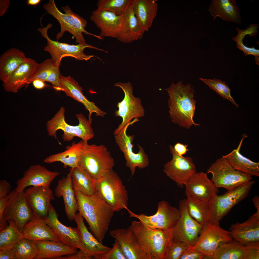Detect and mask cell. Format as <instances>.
Masks as SVG:
<instances>
[{
    "mask_svg": "<svg viewBox=\"0 0 259 259\" xmlns=\"http://www.w3.org/2000/svg\"><path fill=\"white\" fill-rule=\"evenodd\" d=\"M15 259H35L38 248L34 242L24 238L20 239L11 250Z\"/></svg>",
    "mask_w": 259,
    "mask_h": 259,
    "instance_id": "41",
    "label": "cell"
},
{
    "mask_svg": "<svg viewBox=\"0 0 259 259\" xmlns=\"http://www.w3.org/2000/svg\"><path fill=\"white\" fill-rule=\"evenodd\" d=\"M74 220L80 231L85 251L94 259H100L103 255L111 250V248L103 245L88 231L83 218L79 212L76 214Z\"/></svg>",
    "mask_w": 259,
    "mask_h": 259,
    "instance_id": "28",
    "label": "cell"
},
{
    "mask_svg": "<svg viewBox=\"0 0 259 259\" xmlns=\"http://www.w3.org/2000/svg\"><path fill=\"white\" fill-rule=\"evenodd\" d=\"M215 20L217 17L227 22H241L240 10L235 0H212L208 10Z\"/></svg>",
    "mask_w": 259,
    "mask_h": 259,
    "instance_id": "30",
    "label": "cell"
},
{
    "mask_svg": "<svg viewBox=\"0 0 259 259\" xmlns=\"http://www.w3.org/2000/svg\"><path fill=\"white\" fill-rule=\"evenodd\" d=\"M57 197H62L67 217L70 221L74 220L78 210L77 199L75 190L73 188L70 173L58 182L54 192Z\"/></svg>",
    "mask_w": 259,
    "mask_h": 259,
    "instance_id": "27",
    "label": "cell"
},
{
    "mask_svg": "<svg viewBox=\"0 0 259 259\" xmlns=\"http://www.w3.org/2000/svg\"><path fill=\"white\" fill-rule=\"evenodd\" d=\"M131 5L141 27L148 31L157 15V3L154 0H132Z\"/></svg>",
    "mask_w": 259,
    "mask_h": 259,
    "instance_id": "31",
    "label": "cell"
},
{
    "mask_svg": "<svg viewBox=\"0 0 259 259\" xmlns=\"http://www.w3.org/2000/svg\"><path fill=\"white\" fill-rule=\"evenodd\" d=\"M188 210L190 215L203 225L208 221L209 203L199 200L185 192Z\"/></svg>",
    "mask_w": 259,
    "mask_h": 259,
    "instance_id": "38",
    "label": "cell"
},
{
    "mask_svg": "<svg viewBox=\"0 0 259 259\" xmlns=\"http://www.w3.org/2000/svg\"><path fill=\"white\" fill-rule=\"evenodd\" d=\"M113 159L110 152L103 145H89L83 141L78 166L97 180L112 170Z\"/></svg>",
    "mask_w": 259,
    "mask_h": 259,
    "instance_id": "5",
    "label": "cell"
},
{
    "mask_svg": "<svg viewBox=\"0 0 259 259\" xmlns=\"http://www.w3.org/2000/svg\"><path fill=\"white\" fill-rule=\"evenodd\" d=\"M24 53L19 49L12 48L0 57V80L6 81L11 75L26 60Z\"/></svg>",
    "mask_w": 259,
    "mask_h": 259,
    "instance_id": "35",
    "label": "cell"
},
{
    "mask_svg": "<svg viewBox=\"0 0 259 259\" xmlns=\"http://www.w3.org/2000/svg\"><path fill=\"white\" fill-rule=\"evenodd\" d=\"M114 86L121 88L124 95L123 100L117 103L118 109L114 112L116 117H120L122 119L121 123L114 131L115 135L131 123L133 119L143 117L145 112L140 98L134 96L133 87L130 82H118L115 83Z\"/></svg>",
    "mask_w": 259,
    "mask_h": 259,
    "instance_id": "11",
    "label": "cell"
},
{
    "mask_svg": "<svg viewBox=\"0 0 259 259\" xmlns=\"http://www.w3.org/2000/svg\"><path fill=\"white\" fill-rule=\"evenodd\" d=\"M28 204L34 215L45 219L51 200H54L49 186H32L24 191Z\"/></svg>",
    "mask_w": 259,
    "mask_h": 259,
    "instance_id": "19",
    "label": "cell"
},
{
    "mask_svg": "<svg viewBox=\"0 0 259 259\" xmlns=\"http://www.w3.org/2000/svg\"><path fill=\"white\" fill-rule=\"evenodd\" d=\"M38 248L35 259H57L60 257L72 254L78 251L61 241L44 240L34 241Z\"/></svg>",
    "mask_w": 259,
    "mask_h": 259,
    "instance_id": "33",
    "label": "cell"
},
{
    "mask_svg": "<svg viewBox=\"0 0 259 259\" xmlns=\"http://www.w3.org/2000/svg\"><path fill=\"white\" fill-rule=\"evenodd\" d=\"M9 199V195L0 199V230H1L8 225L7 222L3 218V213L6 207Z\"/></svg>",
    "mask_w": 259,
    "mask_h": 259,
    "instance_id": "51",
    "label": "cell"
},
{
    "mask_svg": "<svg viewBox=\"0 0 259 259\" xmlns=\"http://www.w3.org/2000/svg\"><path fill=\"white\" fill-rule=\"evenodd\" d=\"M254 206L257 210V211L259 212V198L256 196H255L252 200Z\"/></svg>",
    "mask_w": 259,
    "mask_h": 259,
    "instance_id": "59",
    "label": "cell"
},
{
    "mask_svg": "<svg viewBox=\"0 0 259 259\" xmlns=\"http://www.w3.org/2000/svg\"><path fill=\"white\" fill-rule=\"evenodd\" d=\"M144 32L131 5L123 15L122 27L117 39L123 42L130 43L141 38Z\"/></svg>",
    "mask_w": 259,
    "mask_h": 259,
    "instance_id": "32",
    "label": "cell"
},
{
    "mask_svg": "<svg viewBox=\"0 0 259 259\" xmlns=\"http://www.w3.org/2000/svg\"><path fill=\"white\" fill-rule=\"evenodd\" d=\"M189 247L184 243L173 241L166 259H180L182 253Z\"/></svg>",
    "mask_w": 259,
    "mask_h": 259,
    "instance_id": "46",
    "label": "cell"
},
{
    "mask_svg": "<svg viewBox=\"0 0 259 259\" xmlns=\"http://www.w3.org/2000/svg\"><path fill=\"white\" fill-rule=\"evenodd\" d=\"M205 255L190 247L185 250L180 257V259H201Z\"/></svg>",
    "mask_w": 259,
    "mask_h": 259,
    "instance_id": "50",
    "label": "cell"
},
{
    "mask_svg": "<svg viewBox=\"0 0 259 259\" xmlns=\"http://www.w3.org/2000/svg\"><path fill=\"white\" fill-rule=\"evenodd\" d=\"M185 192L195 198L209 203L217 194L218 190L207 174L195 172L185 185Z\"/></svg>",
    "mask_w": 259,
    "mask_h": 259,
    "instance_id": "23",
    "label": "cell"
},
{
    "mask_svg": "<svg viewBox=\"0 0 259 259\" xmlns=\"http://www.w3.org/2000/svg\"><path fill=\"white\" fill-rule=\"evenodd\" d=\"M90 19L100 29V36L117 39L122 27L123 15L118 16L109 11L97 9L92 12Z\"/></svg>",
    "mask_w": 259,
    "mask_h": 259,
    "instance_id": "22",
    "label": "cell"
},
{
    "mask_svg": "<svg viewBox=\"0 0 259 259\" xmlns=\"http://www.w3.org/2000/svg\"><path fill=\"white\" fill-rule=\"evenodd\" d=\"M233 240L229 231L208 221L203 225L194 245L190 247L204 254L203 259H212L219 247Z\"/></svg>",
    "mask_w": 259,
    "mask_h": 259,
    "instance_id": "12",
    "label": "cell"
},
{
    "mask_svg": "<svg viewBox=\"0 0 259 259\" xmlns=\"http://www.w3.org/2000/svg\"><path fill=\"white\" fill-rule=\"evenodd\" d=\"M188 146L177 142L175 145L173 147L175 151L179 154L182 156L186 154L189 150L187 148Z\"/></svg>",
    "mask_w": 259,
    "mask_h": 259,
    "instance_id": "54",
    "label": "cell"
},
{
    "mask_svg": "<svg viewBox=\"0 0 259 259\" xmlns=\"http://www.w3.org/2000/svg\"><path fill=\"white\" fill-rule=\"evenodd\" d=\"M65 111L64 107H61L54 117L47 121L46 126L49 136L57 139L56 132L61 130L64 132L62 138L65 141H71L75 137L77 136L81 138L83 141H88L94 137V134L91 124L82 114L76 115L79 123L77 125L72 126L66 122Z\"/></svg>",
    "mask_w": 259,
    "mask_h": 259,
    "instance_id": "6",
    "label": "cell"
},
{
    "mask_svg": "<svg viewBox=\"0 0 259 259\" xmlns=\"http://www.w3.org/2000/svg\"><path fill=\"white\" fill-rule=\"evenodd\" d=\"M199 79L207 85L211 89L223 98L230 101L237 107L239 106L234 101L231 95L230 90L225 82L220 79L214 78L213 79H203L200 77Z\"/></svg>",
    "mask_w": 259,
    "mask_h": 259,
    "instance_id": "43",
    "label": "cell"
},
{
    "mask_svg": "<svg viewBox=\"0 0 259 259\" xmlns=\"http://www.w3.org/2000/svg\"><path fill=\"white\" fill-rule=\"evenodd\" d=\"M130 226L140 245L150 259H166L173 241V229L151 228L140 221H132Z\"/></svg>",
    "mask_w": 259,
    "mask_h": 259,
    "instance_id": "3",
    "label": "cell"
},
{
    "mask_svg": "<svg viewBox=\"0 0 259 259\" xmlns=\"http://www.w3.org/2000/svg\"><path fill=\"white\" fill-rule=\"evenodd\" d=\"M229 231L233 240L244 246L259 241V212H257L244 222L232 224Z\"/></svg>",
    "mask_w": 259,
    "mask_h": 259,
    "instance_id": "24",
    "label": "cell"
},
{
    "mask_svg": "<svg viewBox=\"0 0 259 259\" xmlns=\"http://www.w3.org/2000/svg\"><path fill=\"white\" fill-rule=\"evenodd\" d=\"M232 40L236 42L237 47L242 51L246 56L248 55H253L255 57L259 56V50L255 49L254 47L251 48L247 47L243 44L242 40L236 38L235 37L232 38Z\"/></svg>",
    "mask_w": 259,
    "mask_h": 259,
    "instance_id": "49",
    "label": "cell"
},
{
    "mask_svg": "<svg viewBox=\"0 0 259 259\" xmlns=\"http://www.w3.org/2000/svg\"><path fill=\"white\" fill-rule=\"evenodd\" d=\"M132 0H99L97 3L100 10L112 12L118 16H122L131 5Z\"/></svg>",
    "mask_w": 259,
    "mask_h": 259,
    "instance_id": "42",
    "label": "cell"
},
{
    "mask_svg": "<svg viewBox=\"0 0 259 259\" xmlns=\"http://www.w3.org/2000/svg\"><path fill=\"white\" fill-rule=\"evenodd\" d=\"M39 63L30 58L26 60L3 82V86L7 92L17 93L27 83L32 76Z\"/></svg>",
    "mask_w": 259,
    "mask_h": 259,
    "instance_id": "25",
    "label": "cell"
},
{
    "mask_svg": "<svg viewBox=\"0 0 259 259\" xmlns=\"http://www.w3.org/2000/svg\"><path fill=\"white\" fill-rule=\"evenodd\" d=\"M126 210L130 217L136 218L145 226L154 229L166 230L172 229L180 216L179 209L164 200L159 202L156 213L151 216H147L143 213L138 215L128 208Z\"/></svg>",
    "mask_w": 259,
    "mask_h": 259,
    "instance_id": "13",
    "label": "cell"
},
{
    "mask_svg": "<svg viewBox=\"0 0 259 259\" xmlns=\"http://www.w3.org/2000/svg\"><path fill=\"white\" fill-rule=\"evenodd\" d=\"M60 79L63 91L66 95L82 104L89 111L88 120L91 124L92 122L91 116L93 113L102 117L106 114L105 112L101 110L94 102L89 101L84 95L82 88L74 78L70 76L65 77L61 75Z\"/></svg>",
    "mask_w": 259,
    "mask_h": 259,
    "instance_id": "26",
    "label": "cell"
},
{
    "mask_svg": "<svg viewBox=\"0 0 259 259\" xmlns=\"http://www.w3.org/2000/svg\"><path fill=\"white\" fill-rule=\"evenodd\" d=\"M59 174L57 171H51L38 164L31 165L25 171L23 177L17 181L15 189L20 192L29 186H49Z\"/></svg>",
    "mask_w": 259,
    "mask_h": 259,
    "instance_id": "21",
    "label": "cell"
},
{
    "mask_svg": "<svg viewBox=\"0 0 259 259\" xmlns=\"http://www.w3.org/2000/svg\"><path fill=\"white\" fill-rule=\"evenodd\" d=\"M44 219L60 241L75 249L85 252L78 228L67 227L61 223L58 219L55 208L51 204L48 209L47 216Z\"/></svg>",
    "mask_w": 259,
    "mask_h": 259,
    "instance_id": "18",
    "label": "cell"
},
{
    "mask_svg": "<svg viewBox=\"0 0 259 259\" xmlns=\"http://www.w3.org/2000/svg\"><path fill=\"white\" fill-rule=\"evenodd\" d=\"M43 7L47 13L57 19L60 24V31L56 35L57 41L62 37L66 31L72 34L76 39V43L79 44L86 43L83 33L93 36L100 40L103 39V38L99 35L87 31L85 29L87 23V20L74 12L68 6L61 7L64 13L59 10L54 0H49L47 3L43 5Z\"/></svg>",
    "mask_w": 259,
    "mask_h": 259,
    "instance_id": "4",
    "label": "cell"
},
{
    "mask_svg": "<svg viewBox=\"0 0 259 259\" xmlns=\"http://www.w3.org/2000/svg\"><path fill=\"white\" fill-rule=\"evenodd\" d=\"M9 199L3 213L4 220H15L21 233L25 226L34 215L29 206L24 191L18 192L15 189L8 194Z\"/></svg>",
    "mask_w": 259,
    "mask_h": 259,
    "instance_id": "16",
    "label": "cell"
},
{
    "mask_svg": "<svg viewBox=\"0 0 259 259\" xmlns=\"http://www.w3.org/2000/svg\"><path fill=\"white\" fill-rule=\"evenodd\" d=\"M70 173L74 189L87 195H93L95 193L96 180L86 171L78 166L71 168Z\"/></svg>",
    "mask_w": 259,
    "mask_h": 259,
    "instance_id": "37",
    "label": "cell"
},
{
    "mask_svg": "<svg viewBox=\"0 0 259 259\" xmlns=\"http://www.w3.org/2000/svg\"><path fill=\"white\" fill-rule=\"evenodd\" d=\"M255 183L251 180L220 195L216 194L209 202L208 221L217 225L236 205L246 198Z\"/></svg>",
    "mask_w": 259,
    "mask_h": 259,
    "instance_id": "8",
    "label": "cell"
},
{
    "mask_svg": "<svg viewBox=\"0 0 259 259\" xmlns=\"http://www.w3.org/2000/svg\"><path fill=\"white\" fill-rule=\"evenodd\" d=\"M180 216L173 229V241L193 246L196 242L203 225L190 215L186 199L181 200L179 203Z\"/></svg>",
    "mask_w": 259,
    "mask_h": 259,
    "instance_id": "14",
    "label": "cell"
},
{
    "mask_svg": "<svg viewBox=\"0 0 259 259\" xmlns=\"http://www.w3.org/2000/svg\"><path fill=\"white\" fill-rule=\"evenodd\" d=\"M136 122V120L134 119L114 135L115 142L124 155L126 161V166L130 170L131 176L134 175L136 167L143 169L149 164L148 156L141 146L138 145L139 150L137 153L134 152L132 142L134 135H129L127 134V130L129 126Z\"/></svg>",
    "mask_w": 259,
    "mask_h": 259,
    "instance_id": "15",
    "label": "cell"
},
{
    "mask_svg": "<svg viewBox=\"0 0 259 259\" xmlns=\"http://www.w3.org/2000/svg\"><path fill=\"white\" fill-rule=\"evenodd\" d=\"M75 190L78 210L86 220L94 236L102 243L114 212L97 193L87 195Z\"/></svg>",
    "mask_w": 259,
    "mask_h": 259,
    "instance_id": "1",
    "label": "cell"
},
{
    "mask_svg": "<svg viewBox=\"0 0 259 259\" xmlns=\"http://www.w3.org/2000/svg\"><path fill=\"white\" fill-rule=\"evenodd\" d=\"M259 259V241L248 243L244 246L243 259Z\"/></svg>",
    "mask_w": 259,
    "mask_h": 259,
    "instance_id": "47",
    "label": "cell"
},
{
    "mask_svg": "<svg viewBox=\"0 0 259 259\" xmlns=\"http://www.w3.org/2000/svg\"><path fill=\"white\" fill-rule=\"evenodd\" d=\"M10 4L9 0H0V17H2L6 12Z\"/></svg>",
    "mask_w": 259,
    "mask_h": 259,
    "instance_id": "56",
    "label": "cell"
},
{
    "mask_svg": "<svg viewBox=\"0 0 259 259\" xmlns=\"http://www.w3.org/2000/svg\"><path fill=\"white\" fill-rule=\"evenodd\" d=\"M8 225L0 231V250H11L22 238L21 233L14 220L7 221Z\"/></svg>",
    "mask_w": 259,
    "mask_h": 259,
    "instance_id": "40",
    "label": "cell"
},
{
    "mask_svg": "<svg viewBox=\"0 0 259 259\" xmlns=\"http://www.w3.org/2000/svg\"><path fill=\"white\" fill-rule=\"evenodd\" d=\"M100 259H127L118 242L115 240L112 247L103 255Z\"/></svg>",
    "mask_w": 259,
    "mask_h": 259,
    "instance_id": "48",
    "label": "cell"
},
{
    "mask_svg": "<svg viewBox=\"0 0 259 259\" xmlns=\"http://www.w3.org/2000/svg\"><path fill=\"white\" fill-rule=\"evenodd\" d=\"M0 259H15L14 254L11 250H0Z\"/></svg>",
    "mask_w": 259,
    "mask_h": 259,
    "instance_id": "55",
    "label": "cell"
},
{
    "mask_svg": "<svg viewBox=\"0 0 259 259\" xmlns=\"http://www.w3.org/2000/svg\"><path fill=\"white\" fill-rule=\"evenodd\" d=\"M41 1V0H28L26 3L28 5L36 6L39 5Z\"/></svg>",
    "mask_w": 259,
    "mask_h": 259,
    "instance_id": "58",
    "label": "cell"
},
{
    "mask_svg": "<svg viewBox=\"0 0 259 259\" xmlns=\"http://www.w3.org/2000/svg\"><path fill=\"white\" fill-rule=\"evenodd\" d=\"M244 246L234 240L222 244L215 251L213 259H243Z\"/></svg>",
    "mask_w": 259,
    "mask_h": 259,
    "instance_id": "39",
    "label": "cell"
},
{
    "mask_svg": "<svg viewBox=\"0 0 259 259\" xmlns=\"http://www.w3.org/2000/svg\"><path fill=\"white\" fill-rule=\"evenodd\" d=\"M54 65L51 59H47L41 63L39 64L27 85L36 79L39 80L44 82H46L47 79Z\"/></svg>",
    "mask_w": 259,
    "mask_h": 259,
    "instance_id": "44",
    "label": "cell"
},
{
    "mask_svg": "<svg viewBox=\"0 0 259 259\" xmlns=\"http://www.w3.org/2000/svg\"><path fill=\"white\" fill-rule=\"evenodd\" d=\"M59 67L54 64L46 81L52 84L53 88L57 91H63L60 81Z\"/></svg>",
    "mask_w": 259,
    "mask_h": 259,
    "instance_id": "45",
    "label": "cell"
},
{
    "mask_svg": "<svg viewBox=\"0 0 259 259\" xmlns=\"http://www.w3.org/2000/svg\"><path fill=\"white\" fill-rule=\"evenodd\" d=\"M93 257L85 252L80 249L76 253L62 256L57 259H92Z\"/></svg>",
    "mask_w": 259,
    "mask_h": 259,
    "instance_id": "52",
    "label": "cell"
},
{
    "mask_svg": "<svg viewBox=\"0 0 259 259\" xmlns=\"http://www.w3.org/2000/svg\"><path fill=\"white\" fill-rule=\"evenodd\" d=\"M44 82L41 80L36 79L33 81L32 82L34 87L35 88L40 90L47 86Z\"/></svg>",
    "mask_w": 259,
    "mask_h": 259,
    "instance_id": "57",
    "label": "cell"
},
{
    "mask_svg": "<svg viewBox=\"0 0 259 259\" xmlns=\"http://www.w3.org/2000/svg\"><path fill=\"white\" fill-rule=\"evenodd\" d=\"M83 145L82 140L76 143L73 142L71 145H68L64 151L52 154L44 160L46 163H51L59 162L63 163L65 167L67 166L73 168L78 166V164Z\"/></svg>",
    "mask_w": 259,
    "mask_h": 259,
    "instance_id": "36",
    "label": "cell"
},
{
    "mask_svg": "<svg viewBox=\"0 0 259 259\" xmlns=\"http://www.w3.org/2000/svg\"><path fill=\"white\" fill-rule=\"evenodd\" d=\"M169 148L172 158L164 165L163 171L179 187L182 188L196 172L195 166L191 158L179 155L171 145Z\"/></svg>",
    "mask_w": 259,
    "mask_h": 259,
    "instance_id": "17",
    "label": "cell"
},
{
    "mask_svg": "<svg viewBox=\"0 0 259 259\" xmlns=\"http://www.w3.org/2000/svg\"><path fill=\"white\" fill-rule=\"evenodd\" d=\"M52 27V24L49 23L45 27L39 28L37 30L40 33L42 37L46 39L47 44L44 48V51L48 52L50 54L51 59L55 65L59 66L62 58L66 57H73L80 60L87 61L89 59L94 56L87 55L84 53V50L86 48L107 52V51L86 43L77 45H71L53 40L49 37L47 33L48 29Z\"/></svg>",
    "mask_w": 259,
    "mask_h": 259,
    "instance_id": "9",
    "label": "cell"
},
{
    "mask_svg": "<svg viewBox=\"0 0 259 259\" xmlns=\"http://www.w3.org/2000/svg\"><path fill=\"white\" fill-rule=\"evenodd\" d=\"M207 173L212 175L211 180L218 188L227 191L234 189L253 179L252 176L235 170L228 161L223 157L212 164Z\"/></svg>",
    "mask_w": 259,
    "mask_h": 259,
    "instance_id": "10",
    "label": "cell"
},
{
    "mask_svg": "<svg viewBox=\"0 0 259 259\" xmlns=\"http://www.w3.org/2000/svg\"><path fill=\"white\" fill-rule=\"evenodd\" d=\"M110 235L119 243L127 259H150L141 247L130 226L110 231Z\"/></svg>",
    "mask_w": 259,
    "mask_h": 259,
    "instance_id": "20",
    "label": "cell"
},
{
    "mask_svg": "<svg viewBox=\"0 0 259 259\" xmlns=\"http://www.w3.org/2000/svg\"><path fill=\"white\" fill-rule=\"evenodd\" d=\"M165 90L169 96L168 102L172 121L186 129L193 125L200 126L193 120L196 101L194 99V89L192 85H184L180 81L176 84L172 82Z\"/></svg>",
    "mask_w": 259,
    "mask_h": 259,
    "instance_id": "2",
    "label": "cell"
},
{
    "mask_svg": "<svg viewBox=\"0 0 259 259\" xmlns=\"http://www.w3.org/2000/svg\"><path fill=\"white\" fill-rule=\"evenodd\" d=\"M95 189V192L114 212L128 208L127 192L119 176L113 170L96 180Z\"/></svg>",
    "mask_w": 259,
    "mask_h": 259,
    "instance_id": "7",
    "label": "cell"
},
{
    "mask_svg": "<svg viewBox=\"0 0 259 259\" xmlns=\"http://www.w3.org/2000/svg\"><path fill=\"white\" fill-rule=\"evenodd\" d=\"M22 238L33 241L49 240L60 241L44 219L34 215L33 219L24 227L21 232Z\"/></svg>",
    "mask_w": 259,
    "mask_h": 259,
    "instance_id": "29",
    "label": "cell"
},
{
    "mask_svg": "<svg viewBox=\"0 0 259 259\" xmlns=\"http://www.w3.org/2000/svg\"><path fill=\"white\" fill-rule=\"evenodd\" d=\"M247 136L245 134H243L237 148L226 155H223L222 157L226 159L235 170L251 176L259 177V162L252 161L240 153L243 140Z\"/></svg>",
    "mask_w": 259,
    "mask_h": 259,
    "instance_id": "34",
    "label": "cell"
},
{
    "mask_svg": "<svg viewBox=\"0 0 259 259\" xmlns=\"http://www.w3.org/2000/svg\"><path fill=\"white\" fill-rule=\"evenodd\" d=\"M10 184L6 180L0 181V199L5 197L8 194L11 189Z\"/></svg>",
    "mask_w": 259,
    "mask_h": 259,
    "instance_id": "53",
    "label": "cell"
}]
</instances>
